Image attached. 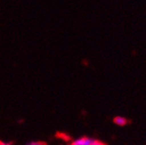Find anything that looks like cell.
<instances>
[{"mask_svg":"<svg viewBox=\"0 0 146 145\" xmlns=\"http://www.w3.org/2000/svg\"><path fill=\"white\" fill-rule=\"evenodd\" d=\"M113 122L116 124L117 126H125V125H127V123H128V121L127 119L125 118V117H122V116H116L115 118L113 119Z\"/></svg>","mask_w":146,"mask_h":145,"instance_id":"obj_2","label":"cell"},{"mask_svg":"<svg viewBox=\"0 0 146 145\" xmlns=\"http://www.w3.org/2000/svg\"><path fill=\"white\" fill-rule=\"evenodd\" d=\"M0 145H11V143L6 142H0Z\"/></svg>","mask_w":146,"mask_h":145,"instance_id":"obj_5","label":"cell"},{"mask_svg":"<svg viewBox=\"0 0 146 145\" xmlns=\"http://www.w3.org/2000/svg\"><path fill=\"white\" fill-rule=\"evenodd\" d=\"M26 145H46V143L40 141H32V142H27Z\"/></svg>","mask_w":146,"mask_h":145,"instance_id":"obj_3","label":"cell"},{"mask_svg":"<svg viewBox=\"0 0 146 145\" xmlns=\"http://www.w3.org/2000/svg\"><path fill=\"white\" fill-rule=\"evenodd\" d=\"M93 139L89 137H80L73 141L70 145H92Z\"/></svg>","mask_w":146,"mask_h":145,"instance_id":"obj_1","label":"cell"},{"mask_svg":"<svg viewBox=\"0 0 146 145\" xmlns=\"http://www.w3.org/2000/svg\"><path fill=\"white\" fill-rule=\"evenodd\" d=\"M92 145H106L105 143H103L102 142L100 141H98V140H93L92 142Z\"/></svg>","mask_w":146,"mask_h":145,"instance_id":"obj_4","label":"cell"}]
</instances>
